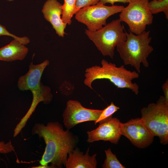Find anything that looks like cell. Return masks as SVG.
<instances>
[{"mask_svg":"<svg viewBox=\"0 0 168 168\" xmlns=\"http://www.w3.org/2000/svg\"><path fill=\"white\" fill-rule=\"evenodd\" d=\"M121 22L119 19L113 20L94 31L85 30L86 34L103 56L113 58L115 47L126 40V33Z\"/></svg>","mask_w":168,"mask_h":168,"instance_id":"8992f818","label":"cell"},{"mask_svg":"<svg viewBox=\"0 0 168 168\" xmlns=\"http://www.w3.org/2000/svg\"><path fill=\"white\" fill-rule=\"evenodd\" d=\"M129 31V33L126 32V40L117 46V49L124 64L133 67L140 73L141 63L145 67L149 66L147 58L153 50L149 45L152 40L150 31L145 30L135 35Z\"/></svg>","mask_w":168,"mask_h":168,"instance_id":"3957f363","label":"cell"},{"mask_svg":"<svg viewBox=\"0 0 168 168\" xmlns=\"http://www.w3.org/2000/svg\"><path fill=\"white\" fill-rule=\"evenodd\" d=\"M102 110L87 109L77 100H69L63 114V122L65 127L70 129L79 123L96 121Z\"/></svg>","mask_w":168,"mask_h":168,"instance_id":"9c48e42d","label":"cell"},{"mask_svg":"<svg viewBox=\"0 0 168 168\" xmlns=\"http://www.w3.org/2000/svg\"><path fill=\"white\" fill-rule=\"evenodd\" d=\"M49 63L48 60L36 65L32 62L29 65L28 72L18 79L17 86L19 90L23 91L30 90L32 93L33 100L30 107L32 110H35L40 102L47 104L52 100L53 96L50 88L41 82L44 71Z\"/></svg>","mask_w":168,"mask_h":168,"instance_id":"5b68a950","label":"cell"},{"mask_svg":"<svg viewBox=\"0 0 168 168\" xmlns=\"http://www.w3.org/2000/svg\"><path fill=\"white\" fill-rule=\"evenodd\" d=\"M162 89L163 92L164 96L166 101L168 102V79L166 80L162 86Z\"/></svg>","mask_w":168,"mask_h":168,"instance_id":"7402d4cb","label":"cell"},{"mask_svg":"<svg viewBox=\"0 0 168 168\" xmlns=\"http://www.w3.org/2000/svg\"><path fill=\"white\" fill-rule=\"evenodd\" d=\"M101 66H95L86 69L84 83L93 89L91 84L96 79L109 80L118 88H128L136 95L139 92V86L136 83L132 82L138 78L139 73L137 71L126 69L124 65L117 67L114 63H109L105 59L101 61Z\"/></svg>","mask_w":168,"mask_h":168,"instance_id":"7a4b0ae2","label":"cell"},{"mask_svg":"<svg viewBox=\"0 0 168 168\" xmlns=\"http://www.w3.org/2000/svg\"><path fill=\"white\" fill-rule=\"evenodd\" d=\"M149 0H130L119 14V19L128 26L129 31L138 35L152 23L153 16L148 7Z\"/></svg>","mask_w":168,"mask_h":168,"instance_id":"52a82bcc","label":"cell"},{"mask_svg":"<svg viewBox=\"0 0 168 168\" xmlns=\"http://www.w3.org/2000/svg\"><path fill=\"white\" fill-rule=\"evenodd\" d=\"M88 148L85 154L76 147L70 152L66 162V168H96L97 161L96 154L91 156Z\"/></svg>","mask_w":168,"mask_h":168,"instance_id":"4fadbf2b","label":"cell"},{"mask_svg":"<svg viewBox=\"0 0 168 168\" xmlns=\"http://www.w3.org/2000/svg\"><path fill=\"white\" fill-rule=\"evenodd\" d=\"M62 5L57 0H47L42 9L44 17L49 22L59 36L63 37L66 33L65 29L67 24L61 19Z\"/></svg>","mask_w":168,"mask_h":168,"instance_id":"7c38bea8","label":"cell"},{"mask_svg":"<svg viewBox=\"0 0 168 168\" xmlns=\"http://www.w3.org/2000/svg\"><path fill=\"white\" fill-rule=\"evenodd\" d=\"M119 109V107L116 106L113 102H111L109 105L103 110L98 119L94 121L95 124L112 118L113 114Z\"/></svg>","mask_w":168,"mask_h":168,"instance_id":"ac0fdd59","label":"cell"},{"mask_svg":"<svg viewBox=\"0 0 168 168\" xmlns=\"http://www.w3.org/2000/svg\"><path fill=\"white\" fill-rule=\"evenodd\" d=\"M2 35L9 36L13 38L14 39H18L25 45L27 44L30 41L28 37L26 36L23 37H17L9 32L4 26L0 24V36Z\"/></svg>","mask_w":168,"mask_h":168,"instance_id":"d6986e66","label":"cell"},{"mask_svg":"<svg viewBox=\"0 0 168 168\" xmlns=\"http://www.w3.org/2000/svg\"><path fill=\"white\" fill-rule=\"evenodd\" d=\"M6 0L9 1H13V0Z\"/></svg>","mask_w":168,"mask_h":168,"instance_id":"d4e9b609","label":"cell"},{"mask_svg":"<svg viewBox=\"0 0 168 168\" xmlns=\"http://www.w3.org/2000/svg\"><path fill=\"white\" fill-rule=\"evenodd\" d=\"M122 135L138 148H144L153 142L154 136L143 123L141 118L132 119L121 125Z\"/></svg>","mask_w":168,"mask_h":168,"instance_id":"30bf717a","label":"cell"},{"mask_svg":"<svg viewBox=\"0 0 168 168\" xmlns=\"http://www.w3.org/2000/svg\"><path fill=\"white\" fill-rule=\"evenodd\" d=\"M14 147L11 141L6 143L3 141H0V153H9L14 151Z\"/></svg>","mask_w":168,"mask_h":168,"instance_id":"44dd1931","label":"cell"},{"mask_svg":"<svg viewBox=\"0 0 168 168\" xmlns=\"http://www.w3.org/2000/svg\"><path fill=\"white\" fill-rule=\"evenodd\" d=\"M143 123L160 143H168V102L164 96H161L156 103L149 104L141 111Z\"/></svg>","mask_w":168,"mask_h":168,"instance_id":"277c9868","label":"cell"},{"mask_svg":"<svg viewBox=\"0 0 168 168\" xmlns=\"http://www.w3.org/2000/svg\"><path fill=\"white\" fill-rule=\"evenodd\" d=\"M100 0H76L74 10L75 13L80 9L89 6L95 5Z\"/></svg>","mask_w":168,"mask_h":168,"instance_id":"ffe728a7","label":"cell"},{"mask_svg":"<svg viewBox=\"0 0 168 168\" xmlns=\"http://www.w3.org/2000/svg\"><path fill=\"white\" fill-rule=\"evenodd\" d=\"M106 158L102 165L103 168H125L109 148L105 150Z\"/></svg>","mask_w":168,"mask_h":168,"instance_id":"e0dca14e","label":"cell"},{"mask_svg":"<svg viewBox=\"0 0 168 168\" xmlns=\"http://www.w3.org/2000/svg\"><path fill=\"white\" fill-rule=\"evenodd\" d=\"M124 7L123 6H107L100 1L95 5L81 8L75 13V17L85 25L87 30L94 31L106 25L109 17L121 12Z\"/></svg>","mask_w":168,"mask_h":168,"instance_id":"ba28073f","label":"cell"},{"mask_svg":"<svg viewBox=\"0 0 168 168\" xmlns=\"http://www.w3.org/2000/svg\"><path fill=\"white\" fill-rule=\"evenodd\" d=\"M130 0H100V1L104 4L106 3H110L114 5V3L116 2H120L124 3H128Z\"/></svg>","mask_w":168,"mask_h":168,"instance_id":"603a6c76","label":"cell"},{"mask_svg":"<svg viewBox=\"0 0 168 168\" xmlns=\"http://www.w3.org/2000/svg\"><path fill=\"white\" fill-rule=\"evenodd\" d=\"M34 168H54V167L51 165H46V166H42L40 165L38 166H36L35 167H32Z\"/></svg>","mask_w":168,"mask_h":168,"instance_id":"cb8c5ba5","label":"cell"},{"mask_svg":"<svg viewBox=\"0 0 168 168\" xmlns=\"http://www.w3.org/2000/svg\"><path fill=\"white\" fill-rule=\"evenodd\" d=\"M96 128L87 132V142H92L99 140L108 141L117 144L122 135V123L116 118H111L99 123Z\"/></svg>","mask_w":168,"mask_h":168,"instance_id":"8fae6325","label":"cell"},{"mask_svg":"<svg viewBox=\"0 0 168 168\" xmlns=\"http://www.w3.org/2000/svg\"><path fill=\"white\" fill-rule=\"evenodd\" d=\"M31 133L42 138L46 144L44 152L40 165L46 166L50 163L54 168L65 166L68 155L77 147L78 137L69 129H63L61 124L57 122H48L46 125L36 123Z\"/></svg>","mask_w":168,"mask_h":168,"instance_id":"6da1fadb","label":"cell"},{"mask_svg":"<svg viewBox=\"0 0 168 168\" xmlns=\"http://www.w3.org/2000/svg\"><path fill=\"white\" fill-rule=\"evenodd\" d=\"M148 7L152 14L163 12L166 15V18L168 19V0H163L161 1L153 0L149 2Z\"/></svg>","mask_w":168,"mask_h":168,"instance_id":"2e32d148","label":"cell"},{"mask_svg":"<svg viewBox=\"0 0 168 168\" xmlns=\"http://www.w3.org/2000/svg\"><path fill=\"white\" fill-rule=\"evenodd\" d=\"M76 0H64L62 5V13L61 19L66 24L70 25L72 23L71 19L74 13Z\"/></svg>","mask_w":168,"mask_h":168,"instance_id":"9a60e30c","label":"cell"},{"mask_svg":"<svg viewBox=\"0 0 168 168\" xmlns=\"http://www.w3.org/2000/svg\"><path fill=\"white\" fill-rule=\"evenodd\" d=\"M28 48L19 40L14 39L9 44L0 48V60L10 62L24 59Z\"/></svg>","mask_w":168,"mask_h":168,"instance_id":"5bb4252c","label":"cell"}]
</instances>
